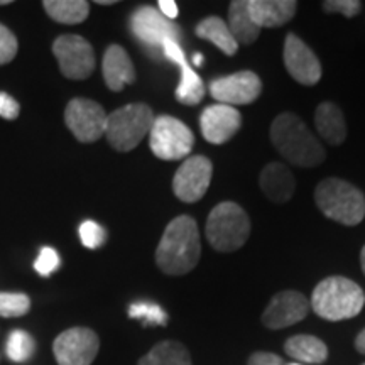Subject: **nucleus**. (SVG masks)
<instances>
[{"instance_id":"nucleus-1","label":"nucleus","mask_w":365,"mask_h":365,"mask_svg":"<svg viewBox=\"0 0 365 365\" xmlns=\"http://www.w3.org/2000/svg\"><path fill=\"white\" fill-rule=\"evenodd\" d=\"M202 255L198 225L188 215L168 223L156 250L158 267L170 276H182L196 267Z\"/></svg>"},{"instance_id":"nucleus-2","label":"nucleus","mask_w":365,"mask_h":365,"mask_svg":"<svg viewBox=\"0 0 365 365\" xmlns=\"http://www.w3.org/2000/svg\"><path fill=\"white\" fill-rule=\"evenodd\" d=\"M274 148L287 163L301 168H314L325 161L327 153L303 120L291 112L274 118L271 124Z\"/></svg>"},{"instance_id":"nucleus-3","label":"nucleus","mask_w":365,"mask_h":365,"mask_svg":"<svg viewBox=\"0 0 365 365\" xmlns=\"http://www.w3.org/2000/svg\"><path fill=\"white\" fill-rule=\"evenodd\" d=\"M364 304L365 293L357 282L344 276H331L314 287L309 307L319 318L341 322L357 317Z\"/></svg>"},{"instance_id":"nucleus-4","label":"nucleus","mask_w":365,"mask_h":365,"mask_svg":"<svg viewBox=\"0 0 365 365\" xmlns=\"http://www.w3.org/2000/svg\"><path fill=\"white\" fill-rule=\"evenodd\" d=\"M314 202L330 220L355 227L365 218V195L340 178L323 180L314 190Z\"/></svg>"},{"instance_id":"nucleus-5","label":"nucleus","mask_w":365,"mask_h":365,"mask_svg":"<svg viewBox=\"0 0 365 365\" xmlns=\"http://www.w3.org/2000/svg\"><path fill=\"white\" fill-rule=\"evenodd\" d=\"M207 239L218 252H234L250 235V220L245 210L234 202H222L210 212Z\"/></svg>"},{"instance_id":"nucleus-6","label":"nucleus","mask_w":365,"mask_h":365,"mask_svg":"<svg viewBox=\"0 0 365 365\" xmlns=\"http://www.w3.org/2000/svg\"><path fill=\"white\" fill-rule=\"evenodd\" d=\"M154 118L153 110L145 103H129L117 108L107 117L105 135L108 144L120 153L135 149L153 129Z\"/></svg>"},{"instance_id":"nucleus-7","label":"nucleus","mask_w":365,"mask_h":365,"mask_svg":"<svg viewBox=\"0 0 365 365\" xmlns=\"http://www.w3.org/2000/svg\"><path fill=\"white\" fill-rule=\"evenodd\" d=\"M193 145V132L180 118L171 115L154 118L153 129L149 132V148L154 156L164 161H180L190 156Z\"/></svg>"},{"instance_id":"nucleus-8","label":"nucleus","mask_w":365,"mask_h":365,"mask_svg":"<svg viewBox=\"0 0 365 365\" xmlns=\"http://www.w3.org/2000/svg\"><path fill=\"white\" fill-rule=\"evenodd\" d=\"M53 53L68 80H86L95 70L93 48L81 36H59L53 44Z\"/></svg>"},{"instance_id":"nucleus-9","label":"nucleus","mask_w":365,"mask_h":365,"mask_svg":"<svg viewBox=\"0 0 365 365\" xmlns=\"http://www.w3.org/2000/svg\"><path fill=\"white\" fill-rule=\"evenodd\" d=\"M108 113L103 107L88 98H73L65 110L68 129L80 143H95L105 135Z\"/></svg>"},{"instance_id":"nucleus-10","label":"nucleus","mask_w":365,"mask_h":365,"mask_svg":"<svg viewBox=\"0 0 365 365\" xmlns=\"http://www.w3.org/2000/svg\"><path fill=\"white\" fill-rule=\"evenodd\" d=\"M100 350L98 335L90 328L76 327L59 333L53 344L58 365H91Z\"/></svg>"},{"instance_id":"nucleus-11","label":"nucleus","mask_w":365,"mask_h":365,"mask_svg":"<svg viewBox=\"0 0 365 365\" xmlns=\"http://www.w3.org/2000/svg\"><path fill=\"white\" fill-rule=\"evenodd\" d=\"M213 164L205 156H191L181 164L173 180L176 198L185 203H195L203 198L210 188Z\"/></svg>"},{"instance_id":"nucleus-12","label":"nucleus","mask_w":365,"mask_h":365,"mask_svg":"<svg viewBox=\"0 0 365 365\" xmlns=\"http://www.w3.org/2000/svg\"><path fill=\"white\" fill-rule=\"evenodd\" d=\"M262 91V81L254 71H239L234 75L222 76L210 83V93L218 103L247 105L259 98Z\"/></svg>"},{"instance_id":"nucleus-13","label":"nucleus","mask_w":365,"mask_h":365,"mask_svg":"<svg viewBox=\"0 0 365 365\" xmlns=\"http://www.w3.org/2000/svg\"><path fill=\"white\" fill-rule=\"evenodd\" d=\"M308 312L309 303L307 296L293 289L281 291L269 301L267 308L264 309L262 323L269 330H281L299 323L301 319L307 318Z\"/></svg>"},{"instance_id":"nucleus-14","label":"nucleus","mask_w":365,"mask_h":365,"mask_svg":"<svg viewBox=\"0 0 365 365\" xmlns=\"http://www.w3.org/2000/svg\"><path fill=\"white\" fill-rule=\"evenodd\" d=\"M284 66L287 73L301 85L313 86L322 78V65L304 41L289 33L284 39Z\"/></svg>"},{"instance_id":"nucleus-15","label":"nucleus","mask_w":365,"mask_h":365,"mask_svg":"<svg viewBox=\"0 0 365 365\" xmlns=\"http://www.w3.org/2000/svg\"><path fill=\"white\" fill-rule=\"evenodd\" d=\"M132 33L137 39L153 48H163L168 39H180V29L173 24V21L166 19L158 9L140 7L130 17Z\"/></svg>"},{"instance_id":"nucleus-16","label":"nucleus","mask_w":365,"mask_h":365,"mask_svg":"<svg viewBox=\"0 0 365 365\" xmlns=\"http://www.w3.org/2000/svg\"><path fill=\"white\" fill-rule=\"evenodd\" d=\"M242 125L240 112L223 103L210 105L200 117L202 134L210 144H225L239 132Z\"/></svg>"},{"instance_id":"nucleus-17","label":"nucleus","mask_w":365,"mask_h":365,"mask_svg":"<svg viewBox=\"0 0 365 365\" xmlns=\"http://www.w3.org/2000/svg\"><path fill=\"white\" fill-rule=\"evenodd\" d=\"M102 71L105 83L112 91H120L125 85L135 81L134 65H132L125 49L118 44H112L107 48L103 54Z\"/></svg>"},{"instance_id":"nucleus-18","label":"nucleus","mask_w":365,"mask_h":365,"mask_svg":"<svg viewBox=\"0 0 365 365\" xmlns=\"http://www.w3.org/2000/svg\"><path fill=\"white\" fill-rule=\"evenodd\" d=\"M262 193L274 203H286L293 198L296 180L282 163H269L259 176Z\"/></svg>"},{"instance_id":"nucleus-19","label":"nucleus","mask_w":365,"mask_h":365,"mask_svg":"<svg viewBox=\"0 0 365 365\" xmlns=\"http://www.w3.org/2000/svg\"><path fill=\"white\" fill-rule=\"evenodd\" d=\"M294 0H249V14L257 27H281L294 17Z\"/></svg>"},{"instance_id":"nucleus-20","label":"nucleus","mask_w":365,"mask_h":365,"mask_svg":"<svg viewBox=\"0 0 365 365\" xmlns=\"http://www.w3.org/2000/svg\"><path fill=\"white\" fill-rule=\"evenodd\" d=\"M314 124L318 134L331 145H340L346 139V122L344 112L331 102L318 105L314 112Z\"/></svg>"},{"instance_id":"nucleus-21","label":"nucleus","mask_w":365,"mask_h":365,"mask_svg":"<svg viewBox=\"0 0 365 365\" xmlns=\"http://www.w3.org/2000/svg\"><path fill=\"white\" fill-rule=\"evenodd\" d=\"M227 26L237 44H252L261 34V27L255 26L249 14L247 0H235V2L230 4Z\"/></svg>"},{"instance_id":"nucleus-22","label":"nucleus","mask_w":365,"mask_h":365,"mask_svg":"<svg viewBox=\"0 0 365 365\" xmlns=\"http://www.w3.org/2000/svg\"><path fill=\"white\" fill-rule=\"evenodd\" d=\"M196 36L215 44L227 56H234L239 51V44H237L230 29H228L227 22L220 19V17L212 16L200 21L198 26H196Z\"/></svg>"},{"instance_id":"nucleus-23","label":"nucleus","mask_w":365,"mask_h":365,"mask_svg":"<svg viewBox=\"0 0 365 365\" xmlns=\"http://www.w3.org/2000/svg\"><path fill=\"white\" fill-rule=\"evenodd\" d=\"M284 350L289 357L307 364H323L328 359L325 341L313 335H294L287 339Z\"/></svg>"},{"instance_id":"nucleus-24","label":"nucleus","mask_w":365,"mask_h":365,"mask_svg":"<svg viewBox=\"0 0 365 365\" xmlns=\"http://www.w3.org/2000/svg\"><path fill=\"white\" fill-rule=\"evenodd\" d=\"M137 365H193L191 355L180 341H159Z\"/></svg>"},{"instance_id":"nucleus-25","label":"nucleus","mask_w":365,"mask_h":365,"mask_svg":"<svg viewBox=\"0 0 365 365\" xmlns=\"http://www.w3.org/2000/svg\"><path fill=\"white\" fill-rule=\"evenodd\" d=\"M44 11L59 24H80L90 14V4L85 0H46Z\"/></svg>"},{"instance_id":"nucleus-26","label":"nucleus","mask_w":365,"mask_h":365,"mask_svg":"<svg viewBox=\"0 0 365 365\" xmlns=\"http://www.w3.org/2000/svg\"><path fill=\"white\" fill-rule=\"evenodd\" d=\"M205 97V85L202 78L188 63L181 66V80L176 88V98L182 105H198Z\"/></svg>"},{"instance_id":"nucleus-27","label":"nucleus","mask_w":365,"mask_h":365,"mask_svg":"<svg viewBox=\"0 0 365 365\" xmlns=\"http://www.w3.org/2000/svg\"><path fill=\"white\" fill-rule=\"evenodd\" d=\"M36 349L34 339L27 331L14 330L7 340V355L14 362H26L33 357Z\"/></svg>"},{"instance_id":"nucleus-28","label":"nucleus","mask_w":365,"mask_h":365,"mask_svg":"<svg viewBox=\"0 0 365 365\" xmlns=\"http://www.w3.org/2000/svg\"><path fill=\"white\" fill-rule=\"evenodd\" d=\"M31 299L22 293H0V317L19 318L29 313Z\"/></svg>"},{"instance_id":"nucleus-29","label":"nucleus","mask_w":365,"mask_h":365,"mask_svg":"<svg viewBox=\"0 0 365 365\" xmlns=\"http://www.w3.org/2000/svg\"><path fill=\"white\" fill-rule=\"evenodd\" d=\"M129 317L143 319L149 325H166L168 323V314L163 312L161 307L154 303H134L129 308Z\"/></svg>"},{"instance_id":"nucleus-30","label":"nucleus","mask_w":365,"mask_h":365,"mask_svg":"<svg viewBox=\"0 0 365 365\" xmlns=\"http://www.w3.org/2000/svg\"><path fill=\"white\" fill-rule=\"evenodd\" d=\"M107 239V232L97 222L86 220L80 225V240L86 249H98Z\"/></svg>"},{"instance_id":"nucleus-31","label":"nucleus","mask_w":365,"mask_h":365,"mask_svg":"<svg viewBox=\"0 0 365 365\" xmlns=\"http://www.w3.org/2000/svg\"><path fill=\"white\" fill-rule=\"evenodd\" d=\"M17 38L9 27L0 24V65H7L17 54Z\"/></svg>"},{"instance_id":"nucleus-32","label":"nucleus","mask_w":365,"mask_h":365,"mask_svg":"<svg viewBox=\"0 0 365 365\" xmlns=\"http://www.w3.org/2000/svg\"><path fill=\"white\" fill-rule=\"evenodd\" d=\"M58 267H59V255L56 250L51 247L41 249L38 259H36L34 262L36 271H38L41 276L48 277L51 276L54 271H58Z\"/></svg>"},{"instance_id":"nucleus-33","label":"nucleus","mask_w":365,"mask_h":365,"mask_svg":"<svg viewBox=\"0 0 365 365\" xmlns=\"http://www.w3.org/2000/svg\"><path fill=\"white\" fill-rule=\"evenodd\" d=\"M362 9V2L359 0H327L323 2V11L328 14L339 12L345 17H355Z\"/></svg>"},{"instance_id":"nucleus-34","label":"nucleus","mask_w":365,"mask_h":365,"mask_svg":"<svg viewBox=\"0 0 365 365\" xmlns=\"http://www.w3.org/2000/svg\"><path fill=\"white\" fill-rule=\"evenodd\" d=\"M21 107L16 98H12L9 93L0 91V117L7 118V120H16L19 117Z\"/></svg>"},{"instance_id":"nucleus-35","label":"nucleus","mask_w":365,"mask_h":365,"mask_svg":"<svg viewBox=\"0 0 365 365\" xmlns=\"http://www.w3.org/2000/svg\"><path fill=\"white\" fill-rule=\"evenodd\" d=\"M163 54L166 56L170 61L176 63L178 66H182L186 65V58H185V53H182L181 46L178 44V41H173V39H168L166 43L163 44Z\"/></svg>"},{"instance_id":"nucleus-36","label":"nucleus","mask_w":365,"mask_h":365,"mask_svg":"<svg viewBox=\"0 0 365 365\" xmlns=\"http://www.w3.org/2000/svg\"><path fill=\"white\" fill-rule=\"evenodd\" d=\"M249 365H284L279 355L269 354V352H255L250 355Z\"/></svg>"},{"instance_id":"nucleus-37","label":"nucleus","mask_w":365,"mask_h":365,"mask_svg":"<svg viewBox=\"0 0 365 365\" xmlns=\"http://www.w3.org/2000/svg\"><path fill=\"white\" fill-rule=\"evenodd\" d=\"M158 6H159V12H161L163 16L170 21L176 19L178 14H180V9H178V4L175 2V0H161Z\"/></svg>"},{"instance_id":"nucleus-38","label":"nucleus","mask_w":365,"mask_h":365,"mask_svg":"<svg viewBox=\"0 0 365 365\" xmlns=\"http://www.w3.org/2000/svg\"><path fill=\"white\" fill-rule=\"evenodd\" d=\"M355 349H357V352L365 355V328L359 333L357 339H355Z\"/></svg>"},{"instance_id":"nucleus-39","label":"nucleus","mask_w":365,"mask_h":365,"mask_svg":"<svg viewBox=\"0 0 365 365\" xmlns=\"http://www.w3.org/2000/svg\"><path fill=\"white\" fill-rule=\"evenodd\" d=\"M203 63V54L202 53H195L193 54V65L195 66H202Z\"/></svg>"},{"instance_id":"nucleus-40","label":"nucleus","mask_w":365,"mask_h":365,"mask_svg":"<svg viewBox=\"0 0 365 365\" xmlns=\"http://www.w3.org/2000/svg\"><path fill=\"white\" fill-rule=\"evenodd\" d=\"M360 266H362V271L365 274V245L362 247V252H360Z\"/></svg>"},{"instance_id":"nucleus-41","label":"nucleus","mask_w":365,"mask_h":365,"mask_svg":"<svg viewBox=\"0 0 365 365\" xmlns=\"http://www.w3.org/2000/svg\"><path fill=\"white\" fill-rule=\"evenodd\" d=\"M97 4H100V6H110V4H115L113 0H97Z\"/></svg>"},{"instance_id":"nucleus-42","label":"nucleus","mask_w":365,"mask_h":365,"mask_svg":"<svg viewBox=\"0 0 365 365\" xmlns=\"http://www.w3.org/2000/svg\"><path fill=\"white\" fill-rule=\"evenodd\" d=\"M7 4H11V0H0V6H7Z\"/></svg>"},{"instance_id":"nucleus-43","label":"nucleus","mask_w":365,"mask_h":365,"mask_svg":"<svg viewBox=\"0 0 365 365\" xmlns=\"http://www.w3.org/2000/svg\"><path fill=\"white\" fill-rule=\"evenodd\" d=\"M293 365H299V364H293Z\"/></svg>"},{"instance_id":"nucleus-44","label":"nucleus","mask_w":365,"mask_h":365,"mask_svg":"<svg viewBox=\"0 0 365 365\" xmlns=\"http://www.w3.org/2000/svg\"><path fill=\"white\" fill-rule=\"evenodd\" d=\"M362 365H365V364H362Z\"/></svg>"}]
</instances>
